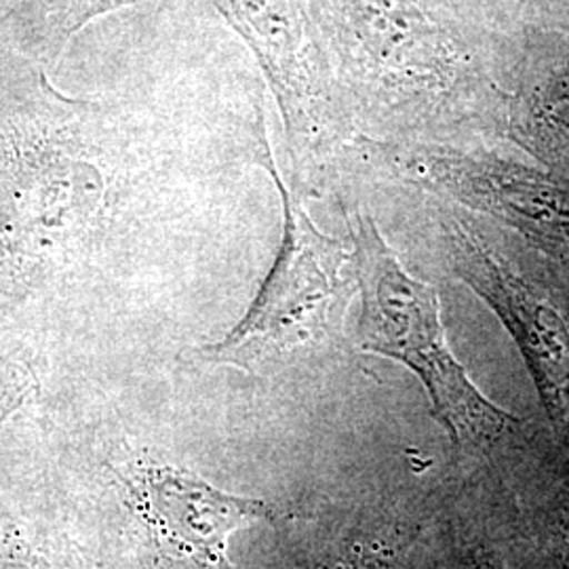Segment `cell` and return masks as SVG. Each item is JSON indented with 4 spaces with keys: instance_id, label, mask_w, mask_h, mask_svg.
Wrapping results in <instances>:
<instances>
[{
    "instance_id": "obj_1",
    "label": "cell",
    "mask_w": 569,
    "mask_h": 569,
    "mask_svg": "<svg viewBox=\"0 0 569 569\" xmlns=\"http://www.w3.org/2000/svg\"><path fill=\"white\" fill-rule=\"evenodd\" d=\"M348 224L361 291L363 350L413 371L453 448L488 449L505 441L521 422L489 401L453 357L437 289L407 272L369 216L355 211Z\"/></svg>"
},
{
    "instance_id": "obj_7",
    "label": "cell",
    "mask_w": 569,
    "mask_h": 569,
    "mask_svg": "<svg viewBox=\"0 0 569 569\" xmlns=\"http://www.w3.org/2000/svg\"><path fill=\"white\" fill-rule=\"evenodd\" d=\"M352 37L369 68L388 84L439 96L451 61L441 32L407 0H352Z\"/></svg>"
},
{
    "instance_id": "obj_2",
    "label": "cell",
    "mask_w": 569,
    "mask_h": 569,
    "mask_svg": "<svg viewBox=\"0 0 569 569\" xmlns=\"http://www.w3.org/2000/svg\"><path fill=\"white\" fill-rule=\"evenodd\" d=\"M268 171L283 199V243L243 321L224 340L204 346L209 363L258 371L272 361L319 346L338 326L350 296L345 244L312 222L302 197L284 182L268 148Z\"/></svg>"
},
{
    "instance_id": "obj_10",
    "label": "cell",
    "mask_w": 569,
    "mask_h": 569,
    "mask_svg": "<svg viewBox=\"0 0 569 569\" xmlns=\"http://www.w3.org/2000/svg\"><path fill=\"white\" fill-rule=\"evenodd\" d=\"M479 569H505V568H498V566H481Z\"/></svg>"
},
{
    "instance_id": "obj_5",
    "label": "cell",
    "mask_w": 569,
    "mask_h": 569,
    "mask_svg": "<svg viewBox=\"0 0 569 569\" xmlns=\"http://www.w3.org/2000/svg\"><path fill=\"white\" fill-rule=\"evenodd\" d=\"M119 475L157 547L167 557L204 568H232L228 561L232 533L279 519V510L266 500L228 493L186 468L143 462L127 465Z\"/></svg>"
},
{
    "instance_id": "obj_8",
    "label": "cell",
    "mask_w": 569,
    "mask_h": 569,
    "mask_svg": "<svg viewBox=\"0 0 569 569\" xmlns=\"http://www.w3.org/2000/svg\"><path fill=\"white\" fill-rule=\"evenodd\" d=\"M526 131L545 154L569 163V66L552 79L529 91Z\"/></svg>"
},
{
    "instance_id": "obj_3",
    "label": "cell",
    "mask_w": 569,
    "mask_h": 569,
    "mask_svg": "<svg viewBox=\"0 0 569 569\" xmlns=\"http://www.w3.org/2000/svg\"><path fill=\"white\" fill-rule=\"evenodd\" d=\"M456 274L496 312L519 346L557 432H569V317L547 289L467 220H441Z\"/></svg>"
},
{
    "instance_id": "obj_9",
    "label": "cell",
    "mask_w": 569,
    "mask_h": 569,
    "mask_svg": "<svg viewBox=\"0 0 569 569\" xmlns=\"http://www.w3.org/2000/svg\"><path fill=\"white\" fill-rule=\"evenodd\" d=\"M28 387L20 380H11L7 387H0V425L21 406Z\"/></svg>"
},
{
    "instance_id": "obj_4",
    "label": "cell",
    "mask_w": 569,
    "mask_h": 569,
    "mask_svg": "<svg viewBox=\"0 0 569 569\" xmlns=\"http://www.w3.org/2000/svg\"><path fill=\"white\" fill-rule=\"evenodd\" d=\"M406 180L483 211L569 264V180L526 164L428 146H380Z\"/></svg>"
},
{
    "instance_id": "obj_6",
    "label": "cell",
    "mask_w": 569,
    "mask_h": 569,
    "mask_svg": "<svg viewBox=\"0 0 569 569\" xmlns=\"http://www.w3.org/2000/svg\"><path fill=\"white\" fill-rule=\"evenodd\" d=\"M213 2L256 51L296 150L319 152L331 136V110L306 56L302 30L289 0Z\"/></svg>"
}]
</instances>
